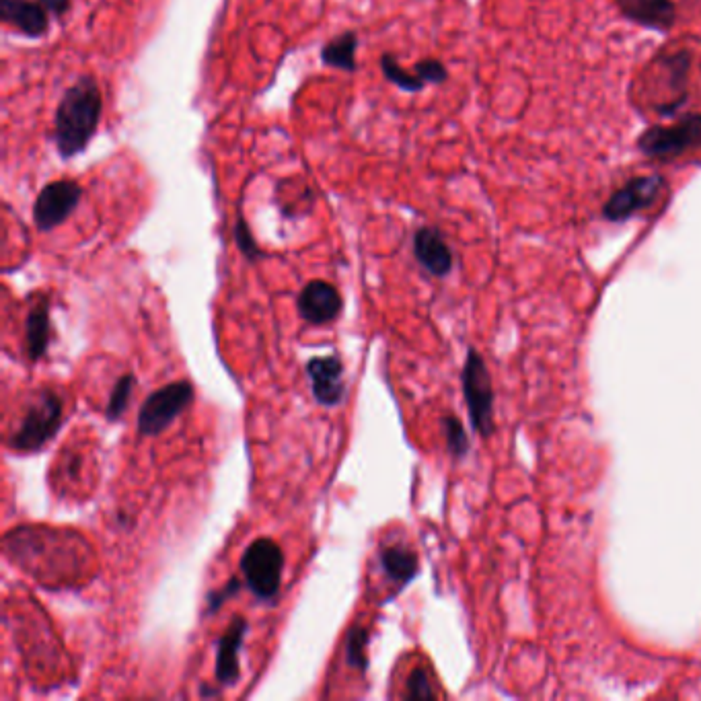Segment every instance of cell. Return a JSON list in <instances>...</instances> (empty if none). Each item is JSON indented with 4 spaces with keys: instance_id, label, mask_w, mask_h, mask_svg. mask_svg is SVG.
Masks as SVG:
<instances>
[{
    "instance_id": "cell-24",
    "label": "cell",
    "mask_w": 701,
    "mask_h": 701,
    "mask_svg": "<svg viewBox=\"0 0 701 701\" xmlns=\"http://www.w3.org/2000/svg\"><path fill=\"white\" fill-rule=\"evenodd\" d=\"M403 697L405 699H434L436 697L426 669L412 671V675L408 677V685H405Z\"/></svg>"
},
{
    "instance_id": "cell-15",
    "label": "cell",
    "mask_w": 701,
    "mask_h": 701,
    "mask_svg": "<svg viewBox=\"0 0 701 701\" xmlns=\"http://www.w3.org/2000/svg\"><path fill=\"white\" fill-rule=\"evenodd\" d=\"M0 17L27 38H42L48 31V11L40 0H0Z\"/></svg>"
},
{
    "instance_id": "cell-8",
    "label": "cell",
    "mask_w": 701,
    "mask_h": 701,
    "mask_svg": "<svg viewBox=\"0 0 701 701\" xmlns=\"http://www.w3.org/2000/svg\"><path fill=\"white\" fill-rule=\"evenodd\" d=\"M83 190L77 181L58 179L48 183L33 204V223L42 233H50L66 223L81 204Z\"/></svg>"
},
{
    "instance_id": "cell-2",
    "label": "cell",
    "mask_w": 701,
    "mask_h": 701,
    "mask_svg": "<svg viewBox=\"0 0 701 701\" xmlns=\"http://www.w3.org/2000/svg\"><path fill=\"white\" fill-rule=\"evenodd\" d=\"M62 424V399L52 389H42L27 405L21 426L9 438V447L17 453H35L56 436Z\"/></svg>"
},
{
    "instance_id": "cell-19",
    "label": "cell",
    "mask_w": 701,
    "mask_h": 701,
    "mask_svg": "<svg viewBox=\"0 0 701 701\" xmlns=\"http://www.w3.org/2000/svg\"><path fill=\"white\" fill-rule=\"evenodd\" d=\"M346 664L358 673L368 669V630L358 623L346 632Z\"/></svg>"
},
{
    "instance_id": "cell-22",
    "label": "cell",
    "mask_w": 701,
    "mask_h": 701,
    "mask_svg": "<svg viewBox=\"0 0 701 701\" xmlns=\"http://www.w3.org/2000/svg\"><path fill=\"white\" fill-rule=\"evenodd\" d=\"M233 235H235V243H237V247L241 249V253L247 257L249 262H257V260H262V255H264V253H262L260 245L255 243L253 233H251V229H249V225H247V220H245L243 216H239V218L235 220Z\"/></svg>"
},
{
    "instance_id": "cell-21",
    "label": "cell",
    "mask_w": 701,
    "mask_h": 701,
    "mask_svg": "<svg viewBox=\"0 0 701 701\" xmlns=\"http://www.w3.org/2000/svg\"><path fill=\"white\" fill-rule=\"evenodd\" d=\"M134 383H136L134 375H124L118 379L112 395H109L107 408H105V416L109 422H118L124 416V412L128 410V401H130Z\"/></svg>"
},
{
    "instance_id": "cell-17",
    "label": "cell",
    "mask_w": 701,
    "mask_h": 701,
    "mask_svg": "<svg viewBox=\"0 0 701 701\" xmlns=\"http://www.w3.org/2000/svg\"><path fill=\"white\" fill-rule=\"evenodd\" d=\"M379 560L387 578L393 580L397 586L408 584L418 574V568H420L416 553L403 545H391L381 549Z\"/></svg>"
},
{
    "instance_id": "cell-3",
    "label": "cell",
    "mask_w": 701,
    "mask_h": 701,
    "mask_svg": "<svg viewBox=\"0 0 701 701\" xmlns=\"http://www.w3.org/2000/svg\"><path fill=\"white\" fill-rule=\"evenodd\" d=\"M239 570L245 586L260 601H274L280 593L284 553L280 545L270 537H260L247 545L243 551Z\"/></svg>"
},
{
    "instance_id": "cell-28",
    "label": "cell",
    "mask_w": 701,
    "mask_h": 701,
    "mask_svg": "<svg viewBox=\"0 0 701 701\" xmlns=\"http://www.w3.org/2000/svg\"><path fill=\"white\" fill-rule=\"evenodd\" d=\"M200 695H202V697H216V695H218V691H214V689H208L206 685H202V691H200Z\"/></svg>"
},
{
    "instance_id": "cell-16",
    "label": "cell",
    "mask_w": 701,
    "mask_h": 701,
    "mask_svg": "<svg viewBox=\"0 0 701 701\" xmlns=\"http://www.w3.org/2000/svg\"><path fill=\"white\" fill-rule=\"evenodd\" d=\"M50 303L46 299H38V303L31 305L25 321V342H27V354L35 362L40 360L50 346Z\"/></svg>"
},
{
    "instance_id": "cell-12",
    "label": "cell",
    "mask_w": 701,
    "mask_h": 701,
    "mask_svg": "<svg viewBox=\"0 0 701 701\" xmlns=\"http://www.w3.org/2000/svg\"><path fill=\"white\" fill-rule=\"evenodd\" d=\"M249 630V623L243 617H235L227 632L216 642V667L214 677L220 687H233L241 677V648Z\"/></svg>"
},
{
    "instance_id": "cell-18",
    "label": "cell",
    "mask_w": 701,
    "mask_h": 701,
    "mask_svg": "<svg viewBox=\"0 0 701 701\" xmlns=\"http://www.w3.org/2000/svg\"><path fill=\"white\" fill-rule=\"evenodd\" d=\"M356 50H358V35L354 31H344L338 35V38L329 40L321 48V62L329 68L354 72L356 70Z\"/></svg>"
},
{
    "instance_id": "cell-20",
    "label": "cell",
    "mask_w": 701,
    "mask_h": 701,
    "mask_svg": "<svg viewBox=\"0 0 701 701\" xmlns=\"http://www.w3.org/2000/svg\"><path fill=\"white\" fill-rule=\"evenodd\" d=\"M381 70L387 81H391L395 87L408 93H418L426 87V83L416 75V72L405 70L393 54H383L381 56Z\"/></svg>"
},
{
    "instance_id": "cell-23",
    "label": "cell",
    "mask_w": 701,
    "mask_h": 701,
    "mask_svg": "<svg viewBox=\"0 0 701 701\" xmlns=\"http://www.w3.org/2000/svg\"><path fill=\"white\" fill-rule=\"evenodd\" d=\"M442 428H445V438H447V449L455 457H463L469 451V440L465 434V428L461 422L453 416L442 420Z\"/></svg>"
},
{
    "instance_id": "cell-13",
    "label": "cell",
    "mask_w": 701,
    "mask_h": 701,
    "mask_svg": "<svg viewBox=\"0 0 701 701\" xmlns=\"http://www.w3.org/2000/svg\"><path fill=\"white\" fill-rule=\"evenodd\" d=\"M414 257L432 276L445 278L453 270V251L434 227H422L414 235Z\"/></svg>"
},
{
    "instance_id": "cell-4",
    "label": "cell",
    "mask_w": 701,
    "mask_h": 701,
    "mask_svg": "<svg viewBox=\"0 0 701 701\" xmlns=\"http://www.w3.org/2000/svg\"><path fill=\"white\" fill-rule=\"evenodd\" d=\"M644 157L675 161L689 151L701 149V114H687L669 126H652L638 138Z\"/></svg>"
},
{
    "instance_id": "cell-7",
    "label": "cell",
    "mask_w": 701,
    "mask_h": 701,
    "mask_svg": "<svg viewBox=\"0 0 701 701\" xmlns=\"http://www.w3.org/2000/svg\"><path fill=\"white\" fill-rule=\"evenodd\" d=\"M463 393L469 408L471 424L473 428L488 436L492 432V410H494V393H492V383L488 368L484 364V358L479 356L475 350H469L465 366H463Z\"/></svg>"
},
{
    "instance_id": "cell-9",
    "label": "cell",
    "mask_w": 701,
    "mask_h": 701,
    "mask_svg": "<svg viewBox=\"0 0 701 701\" xmlns=\"http://www.w3.org/2000/svg\"><path fill=\"white\" fill-rule=\"evenodd\" d=\"M667 181L662 175H642L630 179L623 188L615 190L603 206V216L611 223H623L634 214L650 208L662 194Z\"/></svg>"
},
{
    "instance_id": "cell-14",
    "label": "cell",
    "mask_w": 701,
    "mask_h": 701,
    "mask_svg": "<svg viewBox=\"0 0 701 701\" xmlns=\"http://www.w3.org/2000/svg\"><path fill=\"white\" fill-rule=\"evenodd\" d=\"M615 5L623 17L654 31H669L677 23L675 0H615Z\"/></svg>"
},
{
    "instance_id": "cell-6",
    "label": "cell",
    "mask_w": 701,
    "mask_h": 701,
    "mask_svg": "<svg viewBox=\"0 0 701 701\" xmlns=\"http://www.w3.org/2000/svg\"><path fill=\"white\" fill-rule=\"evenodd\" d=\"M654 81L662 85L654 93V112L662 118L675 116L687 101V79L691 70V56L685 50L662 54L652 62Z\"/></svg>"
},
{
    "instance_id": "cell-27",
    "label": "cell",
    "mask_w": 701,
    "mask_h": 701,
    "mask_svg": "<svg viewBox=\"0 0 701 701\" xmlns=\"http://www.w3.org/2000/svg\"><path fill=\"white\" fill-rule=\"evenodd\" d=\"M40 5L52 15L62 17L70 9V0H40Z\"/></svg>"
},
{
    "instance_id": "cell-26",
    "label": "cell",
    "mask_w": 701,
    "mask_h": 701,
    "mask_svg": "<svg viewBox=\"0 0 701 701\" xmlns=\"http://www.w3.org/2000/svg\"><path fill=\"white\" fill-rule=\"evenodd\" d=\"M239 588H241V580L239 578H231L220 590H212V593H208V597H206V603H208L206 613L208 615L216 613L231 597H235L239 593Z\"/></svg>"
},
{
    "instance_id": "cell-10",
    "label": "cell",
    "mask_w": 701,
    "mask_h": 701,
    "mask_svg": "<svg viewBox=\"0 0 701 701\" xmlns=\"http://www.w3.org/2000/svg\"><path fill=\"white\" fill-rule=\"evenodd\" d=\"M344 309L340 290L325 280L309 282L297 299V311L301 319L311 325L334 323Z\"/></svg>"
},
{
    "instance_id": "cell-5",
    "label": "cell",
    "mask_w": 701,
    "mask_h": 701,
    "mask_svg": "<svg viewBox=\"0 0 701 701\" xmlns=\"http://www.w3.org/2000/svg\"><path fill=\"white\" fill-rule=\"evenodd\" d=\"M194 401V387L188 381L169 383L144 399L138 412V434L159 436Z\"/></svg>"
},
{
    "instance_id": "cell-1",
    "label": "cell",
    "mask_w": 701,
    "mask_h": 701,
    "mask_svg": "<svg viewBox=\"0 0 701 701\" xmlns=\"http://www.w3.org/2000/svg\"><path fill=\"white\" fill-rule=\"evenodd\" d=\"M103 114V97L99 83L93 77H81L62 95L52 140L62 159H72L89 146Z\"/></svg>"
},
{
    "instance_id": "cell-25",
    "label": "cell",
    "mask_w": 701,
    "mask_h": 701,
    "mask_svg": "<svg viewBox=\"0 0 701 701\" xmlns=\"http://www.w3.org/2000/svg\"><path fill=\"white\" fill-rule=\"evenodd\" d=\"M414 72H416V75H418L426 85H440V83H445V81L449 79L447 66L442 64L440 60H436V58L420 60V62L414 66Z\"/></svg>"
},
{
    "instance_id": "cell-11",
    "label": "cell",
    "mask_w": 701,
    "mask_h": 701,
    "mask_svg": "<svg viewBox=\"0 0 701 701\" xmlns=\"http://www.w3.org/2000/svg\"><path fill=\"white\" fill-rule=\"evenodd\" d=\"M307 377L317 403L334 408L346 395L344 362L340 356H315L307 362Z\"/></svg>"
}]
</instances>
